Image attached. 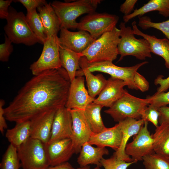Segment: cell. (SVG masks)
<instances>
[{
	"label": "cell",
	"instance_id": "cell-1",
	"mask_svg": "<svg viewBox=\"0 0 169 169\" xmlns=\"http://www.w3.org/2000/svg\"><path fill=\"white\" fill-rule=\"evenodd\" d=\"M70 84L68 74L62 67L34 75L4 108L6 120L19 123L44 112L65 106Z\"/></svg>",
	"mask_w": 169,
	"mask_h": 169
},
{
	"label": "cell",
	"instance_id": "cell-2",
	"mask_svg": "<svg viewBox=\"0 0 169 169\" xmlns=\"http://www.w3.org/2000/svg\"><path fill=\"white\" fill-rule=\"evenodd\" d=\"M120 39V29L116 27L95 40L81 53L88 63L112 62L118 54V46Z\"/></svg>",
	"mask_w": 169,
	"mask_h": 169
},
{
	"label": "cell",
	"instance_id": "cell-3",
	"mask_svg": "<svg viewBox=\"0 0 169 169\" xmlns=\"http://www.w3.org/2000/svg\"><path fill=\"white\" fill-rule=\"evenodd\" d=\"M100 0H79L72 2L55 1L51 3L60 22L61 27L67 29L77 28L76 19L80 15L95 12Z\"/></svg>",
	"mask_w": 169,
	"mask_h": 169
},
{
	"label": "cell",
	"instance_id": "cell-4",
	"mask_svg": "<svg viewBox=\"0 0 169 169\" xmlns=\"http://www.w3.org/2000/svg\"><path fill=\"white\" fill-rule=\"evenodd\" d=\"M6 20L7 24L4 29L6 35L13 43L30 46L39 43L38 38L29 27L23 12H18L10 6Z\"/></svg>",
	"mask_w": 169,
	"mask_h": 169
},
{
	"label": "cell",
	"instance_id": "cell-5",
	"mask_svg": "<svg viewBox=\"0 0 169 169\" xmlns=\"http://www.w3.org/2000/svg\"><path fill=\"white\" fill-rule=\"evenodd\" d=\"M149 105L147 98L136 97L125 90L122 96L104 112L118 122L128 118L139 120Z\"/></svg>",
	"mask_w": 169,
	"mask_h": 169
},
{
	"label": "cell",
	"instance_id": "cell-6",
	"mask_svg": "<svg viewBox=\"0 0 169 169\" xmlns=\"http://www.w3.org/2000/svg\"><path fill=\"white\" fill-rule=\"evenodd\" d=\"M119 28L120 39L118 49L120 57L119 61L128 55L134 56L141 60L151 57L150 45L146 40L136 38L132 28L126 26L124 22L120 23Z\"/></svg>",
	"mask_w": 169,
	"mask_h": 169
},
{
	"label": "cell",
	"instance_id": "cell-7",
	"mask_svg": "<svg viewBox=\"0 0 169 169\" xmlns=\"http://www.w3.org/2000/svg\"><path fill=\"white\" fill-rule=\"evenodd\" d=\"M17 148L23 169H47L50 166L44 144L41 141L30 138Z\"/></svg>",
	"mask_w": 169,
	"mask_h": 169
},
{
	"label": "cell",
	"instance_id": "cell-8",
	"mask_svg": "<svg viewBox=\"0 0 169 169\" xmlns=\"http://www.w3.org/2000/svg\"><path fill=\"white\" fill-rule=\"evenodd\" d=\"M43 45L39 57L30 67V69L34 75L62 67L59 53L60 44L57 35L48 37Z\"/></svg>",
	"mask_w": 169,
	"mask_h": 169
},
{
	"label": "cell",
	"instance_id": "cell-9",
	"mask_svg": "<svg viewBox=\"0 0 169 169\" xmlns=\"http://www.w3.org/2000/svg\"><path fill=\"white\" fill-rule=\"evenodd\" d=\"M119 20L118 16L106 13L94 12L83 17L77 29L88 32L95 40L104 33L112 31Z\"/></svg>",
	"mask_w": 169,
	"mask_h": 169
},
{
	"label": "cell",
	"instance_id": "cell-10",
	"mask_svg": "<svg viewBox=\"0 0 169 169\" xmlns=\"http://www.w3.org/2000/svg\"><path fill=\"white\" fill-rule=\"evenodd\" d=\"M146 61L128 67H121L116 66L111 61L88 63V68L93 72H100L107 74L111 77L122 80L127 84L128 88L132 90H138L134 83V77L138 69L148 63Z\"/></svg>",
	"mask_w": 169,
	"mask_h": 169
},
{
	"label": "cell",
	"instance_id": "cell-11",
	"mask_svg": "<svg viewBox=\"0 0 169 169\" xmlns=\"http://www.w3.org/2000/svg\"><path fill=\"white\" fill-rule=\"evenodd\" d=\"M148 122L144 124L139 132L135 135L133 140L128 143L125 149V153L135 161H142L145 156L155 153L153 139L148 128Z\"/></svg>",
	"mask_w": 169,
	"mask_h": 169
},
{
	"label": "cell",
	"instance_id": "cell-12",
	"mask_svg": "<svg viewBox=\"0 0 169 169\" xmlns=\"http://www.w3.org/2000/svg\"><path fill=\"white\" fill-rule=\"evenodd\" d=\"M72 119V133L71 139L75 153L79 152L83 145L88 142L92 133L85 117L84 110L68 109Z\"/></svg>",
	"mask_w": 169,
	"mask_h": 169
},
{
	"label": "cell",
	"instance_id": "cell-13",
	"mask_svg": "<svg viewBox=\"0 0 169 169\" xmlns=\"http://www.w3.org/2000/svg\"><path fill=\"white\" fill-rule=\"evenodd\" d=\"M95 99L90 95L85 88L84 77H77L71 82L65 107L68 109L84 110Z\"/></svg>",
	"mask_w": 169,
	"mask_h": 169
},
{
	"label": "cell",
	"instance_id": "cell-14",
	"mask_svg": "<svg viewBox=\"0 0 169 169\" xmlns=\"http://www.w3.org/2000/svg\"><path fill=\"white\" fill-rule=\"evenodd\" d=\"M44 145L50 166L67 162L75 153L70 138L55 141Z\"/></svg>",
	"mask_w": 169,
	"mask_h": 169
},
{
	"label": "cell",
	"instance_id": "cell-15",
	"mask_svg": "<svg viewBox=\"0 0 169 169\" xmlns=\"http://www.w3.org/2000/svg\"><path fill=\"white\" fill-rule=\"evenodd\" d=\"M60 31V44L77 53L83 52L95 40L85 31L74 32L61 27Z\"/></svg>",
	"mask_w": 169,
	"mask_h": 169
},
{
	"label": "cell",
	"instance_id": "cell-16",
	"mask_svg": "<svg viewBox=\"0 0 169 169\" xmlns=\"http://www.w3.org/2000/svg\"><path fill=\"white\" fill-rule=\"evenodd\" d=\"M57 110H51L41 113L30 120L31 138L38 140L44 144L50 139L53 122Z\"/></svg>",
	"mask_w": 169,
	"mask_h": 169
},
{
	"label": "cell",
	"instance_id": "cell-17",
	"mask_svg": "<svg viewBox=\"0 0 169 169\" xmlns=\"http://www.w3.org/2000/svg\"><path fill=\"white\" fill-rule=\"evenodd\" d=\"M72 119L70 113L64 106L58 109L54 119L51 136L48 143L65 138H71Z\"/></svg>",
	"mask_w": 169,
	"mask_h": 169
},
{
	"label": "cell",
	"instance_id": "cell-18",
	"mask_svg": "<svg viewBox=\"0 0 169 169\" xmlns=\"http://www.w3.org/2000/svg\"><path fill=\"white\" fill-rule=\"evenodd\" d=\"M144 122L142 119L136 120L130 118L118 122L122 133V141L120 147L113 155L117 159L127 162L135 161L125 153V149L129 139L138 134Z\"/></svg>",
	"mask_w": 169,
	"mask_h": 169
},
{
	"label": "cell",
	"instance_id": "cell-19",
	"mask_svg": "<svg viewBox=\"0 0 169 169\" xmlns=\"http://www.w3.org/2000/svg\"><path fill=\"white\" fill-rule=\"evenodd\" d=\"M125 86H127V84L124 81L110 77L93 102L103 107H110L122 96L125 90L124 89Z\"/></svg>",
	"mask_w": 169,
	"mask_h": 169
},
{
	"label": "cell",
	"instance_id": "cell-20",
	"mask_svg": "<svg viewBox=\"0 0 169 169\" xmlns=\"http://www.w3.org/2000/svg\"><path fill=\"white\" fill-rule=\"evenodd\" d=\"M122 139V133L118 123L112 127H106L99 133H92L88 142L98 147H109L116 151L120 146Z\"/></svg>",
	"mask_w": 169,
	"mask_h": 169
},
{
	"label": "cell",
	"instance_id": "cell-21",
	"mask_svg": "<svg viewBox=\"0 0 169 169\" xmlns=\"http://www.w3.org/2000/svg\"><path fill=\"white\" fill-rule=\"evenodd\" d=\"M79 65L81 69L76 72V76H85L88 93L91 97L95 98L105 87L107 80L101 74L95 75L89 70L85 57L80 58Z\"/></svg>",
	"mask_w": 169,
	"mask_h": 169
},
{
	"label": "cell",
	"instance_id": "cell-22",
	"mask_svg": "<svg viewBox=\"0 0 169 169\" xmlns=\"http://www.w3.org/2000/svg\"><path fill=\"white\" fill-rule=\"evenodd\" d=\"M136 24L135 21L131 23L134 34L146 40L149 44L151 52L162 58L166 67L169 69V40L166 38H158L155 36L145 33L139 29Z\"/></svg>",
	"mask_w": 169,
	"mask_h": 169
},
{
	"label": "cell",
	"instance_id": "cell-23",
	"mask_svg": "<svg viewBox=\"0 0 169 169\" xmlns=\"http://www.w3.org/2000/svg\"><path fill=\"white\" fill-rule=\"evenodd\" d=\"M108 150L105 147H95L88 142L82 146L77 161L80 167L94 164L101 166L100 161L104 155H108Z\"/></svg>",
	"mask_w": 169,
	"mask_h": 169
},
{
	"label": "cell",
	"instance_id": "cell-24",
	"mask_svg": "<svg viewBox=\"0 0 169 169\" xmlns=\"http://www.w3.org/2000/svg\"><path fill=\"white\" fill-rule=\"evenodd\" d=\"M47 37L57 35L60 31V21L51 3H46L37 8Z\"/></svg>",
	"mask_w": 169,
	"mask_h": 169
},
{
	"label": "cell",
	"instance_id": "cell-25",
	"mask_svg": "<svg viewBox=\"0 0 169 169\" xmlns=\"http://www.w3.org/2000/svg\"><path fill=\"white\" fill-rule=\"evenodd\" d=\"M59 53L62 67L66 71L71 82L75 78L76 72L81 68L79 61L81 53L75 52L60 44Z\"/></svg>",
	"mask_w": 169,
	"mask_h": 169
},
{
	"label": "cell",
	"instance_id": "cell-26",
	"mask_svg": "<svg viewBox=\"0 0 169 169\" xmlns=\"http://www.w3.org/2000/svg\"><path fill=\"white\" fill-rule=\"evenodd\" d=\"M153 11H158L164 17H169V0H150L140 8L134 10L130 14L124 16L123 21L125 23L136 17Z\"/></svg>",
	"mask_w": 169,
	"mask_h": 169
},
{
	"label": "cell",
	"instance_id": "cell-27",
	"mask_svg": "<svg viewBox=\"0 0 169 169\" xmlns=\"http://www.w3.org/2000/svg\"><path fill=\"white\" fill-rule=\"evenodd\" d=\"M31 129L30 120L16 123L13 128L8 129L6 137L11 144L17 148L30 138Z\"/></svg>",
	"mask_w": 169,
	"mask_h": 169
},
{
	"label": "cell",
	"instance_id": "cell-28",
	"mask_svg": "<svg viewBox=\"0 0 169 169\" xmlns=\"http://www.w3.org/2000/svg\"><path fill=\"white\" fill-rule=\"evenodd\" d=\"M152 136L154 152L169 157V124H160Z\"/></svg>",
	"mask_w": 169,
	"mask_h": 169
},
{
	"label": "cell",
	"instance_id": "cell-29",
	"mask_svg": "<svg viewBox=\"0 0 169 169\" xmlns=\"http://www.w3.org/2000/svg\"><path fill=\"white\" fill-rule=\"evenodd\" d=\"M103 107L101 105L93 102L89 105L84 110L85 117L92 133H99L106 128L100 114Z\"/></svg>",
	"mask_w": 169,
	"mask_h": 169
},
{
	"label": "cell",
	"instance_id": "cell-30",
	"mask_svg": "<svg viewBox=\"0 0 169 169\" xmlns=\"http://www.w3.org/2000/svg\"><path fill=\"white\" fill-rule=\"evenodd\" d=\"M26 20L31 29L43 44L47 38L45 29L36 9L27 12Z\"/></svg>",
	"mask_w": 169,
	"mask_h": 169
},
{
	"label": "cell",
	"instance_id": "cell-31",
	"mask_svg": "<svg viewBox=\"0 0 169 169\" xmlns=\"http://www.w3.org/2000/svg\"><path fill=\"white\" fill-rule=\"evenodd\" d=\"M21 166L17 148L10 144L4 153L0 164L1 169H19Z\"/></svg>",
	"mask_w": 169,
	"mask_h": 169
},
{
	"label": "cell",
	"instance_id": "cell-32",
	"mask_svg": "<svg viewBox=\"0 0 169 169\" xmlns=\"http://www.w3.org/2000/svg\"><path fill=\"white\" fill-rule=\"evenodd\" d=\"M146 169H169V157L154 153L142 158Z\"/></svg>",
	"mask_w": 169,
	"mask_h": 169
},
{
	"label": "cell",
	"instance_id": "cell-33",
	"mask_svg": "<svg viewBox=\"0 0 169 169\" xmlns=\"http://www.w3.org/2000/svg\"><path fill=\"white\" fill-rule=\"evenodd\" d=\"M138 26L145 30L153 28L161 31L169 40V19L166 21L159 23L152 22L150 18L147 16H143L139 18Z\"/></svg>",
	"mask_w": 169,
	"mask_h": 169
},
{
	"label": "cell",
	"instance_id": "cell-34",
	"mask_svg": "<svg viewBox=\"0 0 169 169\" xmlns=\"http://www.w3.org/2000/svg\"><path fill=\"white\" fill-rule=\"evenodd\" d=\"M137 162L136 161L127 162L119 160L114 155L109 158H103L100 162L101 166L105 169H127L131 165Z\"/></svg>",
	"mask_w": 169,
	"mask_h": 169
},
{
	"label": "cell",
	"instance_id": "cell-35",
	"mask_svg": "<svg viewBox=\"0 0 169 169\" xmlns=\"http://www.w3.org/2000/svg\"><path fill=\"white\" fill-rule=\"evenodd\" d=\"M146 98L149 100V105L158 109L169 104V91L158 94L155 93L152 96L147 97Z\"/></svg>",
	"mask_w": 169,
	"mask_h": 169
},
{
	"label": "cell",
	"instance_id": "cell-36",
	"mask_svg": "<svg viewBox=\"0 0 169 169\" xmlns=\"http://www.w3.org/2000/svg\"><path fill=\"white\" fill-rule=\"evenodd\" d=\"M160 113L158 109L148 105L145 110L141 119L144 121L150 122L155 127H157L159 123V118Z\"/></svg>",
	"mask_w": 169,
	"mask_h": 169
},
{
	"label": "cell",
	"instance_id": "cell-37",
	"mask_svg": "<svg viewBox=\"0 0 169 169\" xmlns=\"http://www.w3.org/2000/svg\"><path fill=\"white\" fill-rule=\"evenodd\" d=\"M4 43L0 44V60L3 62L8 60L9 57L13 50L12 42L6 35H5Z\"/></svg>",
	"mask_w": 169,
	"mask_h": 169
},
{
	"label": "cell",
	"instance_id": "cell-38",
	"mask_svg": "<svg viewBox=\"0 0 169 169\" xmlns=\"http://www.w3.org/2000/svg\"><path fill=\"white\" fill-rule=\"evenodd\" d=\"M133 80L134 84L138 90L142 92H146L148 90L149 84L148 81L137 72L135 74Z\"/></svg>",
	"mask_w": 169,
	"mask_h": 169
},
{
	"label": "cell",
	"instance_id": "cell-39",
	"mask_svg": "<svg viewBox=\"0 0 169 169\" xmlns=\"http://www.w3.org/2000/svg\"><path fill=\"white\" fill-rule=\"evenodd\" d=\"M22 3L26 8L27 12H29L47 3L44 0H18L14 1Z\"/></svg>",
	"mask_w": 169,
	"mask_h": 169
},
{
	"label": "cell",
	"instance_id": "cell-40",
	"mask_svg": "<svg viewBox=\"0 0 169 169\" xmlns=\"http://www.w3.org/2000/svg\"><path fill=\"white\" fill-rule=\"evenodd\" d=\"M155 85H159L157 89L156 94L162 92H165L169 89V75L166 78L164 79L162 75H159L157 77L154 81Z\"/></svg>",
	"mask_w": 169,
	"mask_h": 169
},
{
	"label": "cell",
	"instance_id": "cell-41",
	"mask_svg": "<svg viewBox=\"0 0 169 169\" xmlns=\"http://www.w3.org/2000/svg\"><path fill=\"white\" fill-rule=\"evenodd\" d=\"M137 2V0H126L120 7V11L124 14L127 16L131 13L134 10L135 5Z\"/></svg>",
	"mask_w": 169,
	"mask_h": 169
},
{
	"label": "cell",
	"instance_id": "cell-42",
	"mask_svg": "<svg viewBox=\"0 0 169 169\" xmlns=\"http://www.w3.org/2000/svg\"><path fill=\"white\" fill-rule=\"evenodd\" d=\"M12 0H0V18L6 19L9 15V8Z\"/></svg>",
	"mask_w": 169,
	"mask_h": 169
},
{
	"label": "cell",
	"instance_id": "cell-43",
	"mask_svg": "<svg viewBox=\"0 0 169 169\" xmlns=\"http://www.w3.org/2000/svg\"><path fill=\"white\" fill-rule=\"evenodd\" d=\"M158 109L160 113L159 118V124H169V107H162Z\"/></svg>",
	"mask_w": 169,
	"mask_h": 169
},
{
	"label": "cell",
	"instance_id": "cell-44",
	"mask_svg": "<svg viewBox=\"0 0 169 169\" xmlns=\"http://www.w3.org/2000/svg\"><path fill=\"white\" fill-rule=\"evenodd\" d=\"M5 102L3 100H0V131L1 133L3 134L4 130L7 128V125L6 121V118L4 116V108L3 106Z\"/></svg>",
	"mask_w": 169,
	"mask_h": 169
},
{
	"label": "cell",
	"instance_id": "cell-45",
	"mask_svg": "<svg viewBox=\"0 0 169 169\" xmlns=\"http://www.w3.org/2000/svg\"><path fill=\"white\" fill-rule=\"evenodd\" d=\"M47 169H75L68 162L54 166H49Z\"/></svg>",
	"mask_w": 169,
	"mask_h": 169
},
{
	"label": "cell",
	"instance_id": "cell-46",
	"mask_svg": "<svg viewBox=\"0 0 169 169\" xmlns=\"http://www.w3.org/2000/svg\"><path fill=\"white\" fill-rule=\"evenodd\" d=\"M77 169H90L89 166H84V167H80L78 168ZM93 169H100V166H96V167H95V168H94Z\"/></svg>",
	"mask_w": 169,
	"mask_h": 169
}]
</instances>
